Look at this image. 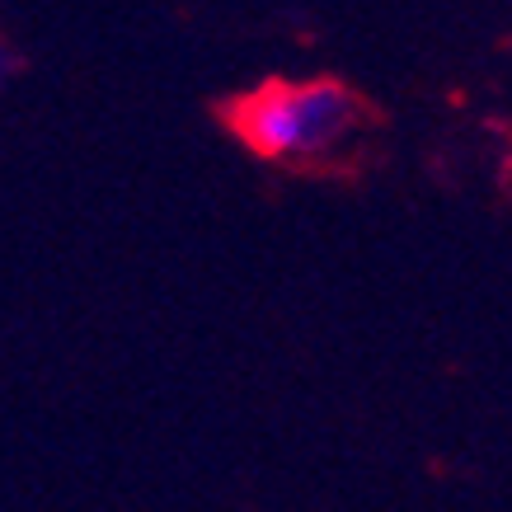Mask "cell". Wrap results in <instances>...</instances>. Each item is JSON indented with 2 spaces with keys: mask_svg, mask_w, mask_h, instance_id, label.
Segmentation results:
<instances>
[{
  "mask_svg": "<svg viewBox=\"0 0 512 512\" xmlns=\"http://www.w3.org/2000/svg\"><path fill=\"white\" fill-rule=\"evenodd\" d=\"M235 137L264 160H311L348 141L367 123V104L339 80H268L264 90L235 99Z\"/></svg>",
  "mask_w": 512,
  "mask_h": 512,
  "instance_id": "cell-1",
  "label": "cell"
},
{
  "mask_svg": "<svg viewBox=\"0 0 512 512\" xmlns=\"http://www.w3.org/2000/svg\"><path fill=\"white\" fill-rule=\"evenodd\" d=\"M19 66H24V57H19L10 43H0V90H5V85L19 76Z\"/></svg>",
  "mask_w": 512,
  "mask_h": 512,
  "instance_id": "cell-2",
  "label": "cell"
}]
</instances>
